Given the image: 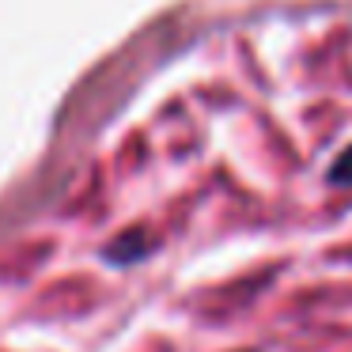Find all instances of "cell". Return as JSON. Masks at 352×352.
<instances>
[{"label": "cell", "mask_w": 352, "mask_h": 352, "mask_svg": "<svg viewBox=\"0 0 352 352\" xmlns=\"http://www.w3.org/2000/svg\"><path fill=\"white\" fill-rule=\"evenodd\" d=\"M329 178H333V182H341V186H349V182H352V148H344V152H341V160L333 163Z\"/></svg>", "instance_id": "7a4b0ae2"}, {"label": "cell", "mask_w": 352, "mask_h": 352, "mask_svg": "<svg viewBox=\"0 0 352 352\" xmlns=\"http://www.w3.org/2000/svg\"><path fill=\"white\" fill-rule=\"evenodd\" d=\"M137 243H144L140 235H122V239H114V246H110V258L114 261H133L137 254H144V246H137Z\"/></svg>", "instance_id": "6da1fadb"}]
</instances>
